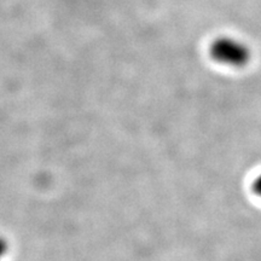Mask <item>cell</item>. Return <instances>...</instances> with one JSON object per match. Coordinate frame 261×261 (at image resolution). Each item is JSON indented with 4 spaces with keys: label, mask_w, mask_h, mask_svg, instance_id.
<instances>
[{
    "label": "cell",
    "mask_w": 261,
    "mask_h": 261,
    "mask_svg": "<svg viewBox=\"0 0 261 261\" xmlns=\"http://www.w3.org/2000/svg\"><path fill=\"white\" fill-rule=\"evenodd\" d=\"M210 55L218 63L234 68H242L252 60V51L246 42L231 37H220L212 41Z\"/></svg>",
    "instance_id": "6da1fadb"
},
{
    "label": "cell",
    "mask_w": 261,
    "mask_h": 261,
    "mask_svg": "<svg viewBox=\"0 0 261 261\" xmlns=\"http://www.w3.org/2000/svg\"><path fill=\"white\" fill-rule=\"evenodd\" d=\"M253 190L255 192L256 196L261 197V173L255 178V180L253 182Z\"/></svg>",
    "instance_id": "7a4b0ae2"
}]
</instances>
